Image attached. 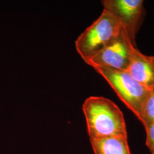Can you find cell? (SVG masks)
I'll list each match as a JSON object with an SVG mask.
<instances>
[{
  "label": "cell",
  "mask_w": 154,
  "mask_h": 154,
  "mask_svg": "<svg viewBox=\"0 0 154 154\" xmlns=\"http://www.w3.org/2000/svg\"><path fill=\"white\" fill-rule=\"evenodd\" d=\"M139 121L142 123L143 126L154 123V89L149 91L144 102Z\"/></svg>",
  "instance_id": "8"
},
{
  "label": "cell",
  "mask_w": 154,
  "mask_h": 154,
  "mask_svg": "<svg viewBox=\"0 0 154 154\" xmlns=\"http://www.w3.org/2000/svg\"><path fill=\"white\" fill-rule=\"evenodd\" d=\"M146 132V145L151 154H154V123L144 126Z\"/></svg>",
  "instance_id": "9"
},
{
  "label": "cell",
  "mask_w": 154,
  "mask_h": 154,
  "mask_svg": "<svg viewBox=\"0 0 154 154\" xmlns=\"http://www.w3.org/2000/svg\"><path fill=\"white\" fill-rule=\"evenodd\" d=\"M134 47L122 28L118 36L110 45L86 63L93 67L127 72Z\"/></svg>",
  "instance_id": "4"
},
{
  "label": "cell",
  "mask_w": 154,
  "mask_h": 154,
  "mask_svg": "<svg viewBox=\"0 0 154 154\" xmlns=\"http://www.w3.org/2000/svg\"><path fill=\"white\" fill-rule=\"evenodd\" d=\"M109 83L119 99L140 120L144 102L149 90L137 82L127 72L93 67Z\"/></svg>",
  "instance_id": "3"
},
{
  "label": "cell",
  "mask_w": 154,
  "mask_h": 154,
  "mask_svg": "<svg viewBox=\"0 0 154 154\" xmlns=\"http://www.w3.org/2000/svg\"><path fill=\"white\" fill-rule=\"evenodd\" d=\"M82 110L90 140L127 138L123 114L110 99L103 97H88L83 104Z\"/></svg>",
  "instance_id": "1"
},
{
  "label": "cell",
  "mask_w": 154,
  "mask_h": 154,
  "mask_svg": "<svg viewBox=\"0 0 154 154\" xmlns=\"http://www.w3.org/2000/svg\"><path fill=\"white\" fill-rule=\"evenodd\" d=\"M90 142L94 154H131L127 138L91 139Z\"/></svg>",
  "instance_id": "7"
},
{
  "label": "cell",
  "mask_w": 154,
  "mask_h": 154,
  "mask_svg": "<svg viewBox=\"0 0 154 154\" xmlns=\"http://www.w3.org/2000/svg\"><path fill=\"white\" fill-rule=\"evenodd\" d=\"M103 10L119 21L132 44L136 48L135 36L143 16L142 0H105Z\"/></svg>",
  "instance_id": "5"
},
{
  "label": "cell",
  "mask_w": 154,
  "mask_h": 154,
  "mask_svg": "<svg viewBox=\"0 0 154 154\" xmlns=\"http://www.w3.org/2000/svg\"><path fill=\"white\" fill-rule=\"evenodd\" d=\"M122 26L108 11L103 10L99 18L75 41L78 54L85 62L97 55L118 36Z\"/></svg>",
  "instance_id": "2"
},
{
  "label": "cell",
  "mask_w": 154,
  "mask_h": 154,
  "mask_svg": "<svg viewBox=\"0 0 154 154\" xmlns=\"http://www.w3.org/2000/svg\"><path fill=\"white\" fill-rule=\"evenodd\" d=\"M137 82L149 90L154 89V57L144 55L133 48L127 70Z\"/></svg>",
  "instance_id": "6"
}]
</instances>
